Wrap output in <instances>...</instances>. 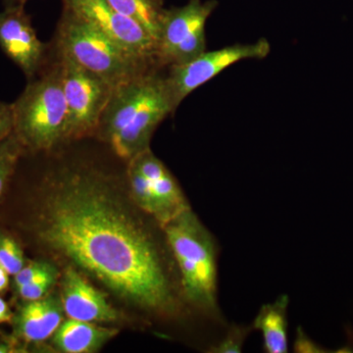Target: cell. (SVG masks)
<instances>
[{"mask_svg":"<svg viewBox=\"0 0 353 353\" xmlns=\"http://www.w3.org/2000/svg\"><path fill=\"white\" fill-rule=\"evenodd\" d=\"M34 233L48 252L87 272L155 321L196 316L185 303L163 229L132 213L103 174L70 169L51 176Z\"/></svg>","mask_w":353,"mask_h":353,"instance_id":"1","label":"cell"},{"mask_svg":"<svg viewBox=\"0 0 353 353\" xmlns=\"http://www.w3.org/2000/svg\"><path fill=\"white\" fill-rule=\"evenodd\" d=\"M175 111L164 77L153 67L113 88L95 136L129 161L150 148L157 127Z\"/></svg>","mask_w":353,"mask_h":353,"instance_id":"2","label":"cell"},{"mask_svg":"<svg viewBox=\"0 0 353 353\" xmlns=\"http://www.w3.org/2000/svg\"><path fill=\"white\" fill-rule=\"evenodd\" d=\"M175 260L183 294L192 312L220 332L226 331L218 301L220 245L192 208L162 228Z\"/></svg>","mask_w":353,"mask_h":353,"instance_id":"3","label":"cell"},{"mask_svg":"<svg viewBox=\"0 0 353 353\" xmlns=\"http://www.w3.org/2000/svg\"><path fill=\"white\" fill-rule=\"evenodd\" d=\"M29 81L12 103L14 134L25 150L50 152L66 141L67 104L59 62Z\"/></svg>","mask_w":353,"mask_h":353,"instance_id":"4","label":"cell"},{"mask_svg":"<svg viewBox=\"0 0 353 353\" xmlns=\"http://www.w3.org/2000/svg\"><path fill=\"white\" fill-rule=\"evenodd\" d=\"M57 46L58 53L72 58L112 88L157 67L125 50L67 8L58 24Z\"/></svg>","mask_w":353,"mask_h":353,"instance_id":"5","label":"cell"},{"mask_svg":"<svg viewBox=\"0 0 353 353\" xmlns=\"http://www.w3.org/2000/svg\"><path fill=\"white\" fill-rule=\"evenodd\" d=\"M217 0H189L164 9L155 41L157 67L187 63L206 50L205 25Z\"/></svg>","mask_w":353,"mask_h":353,"instance_id":"6","label":"cell"},{"mask_svg":"<svg viewBox=\"0 0 353 353\" xmlns=\"http://www.w3.org/2000/svg\"><path fill=\"white\" fill-rule=\"evenodd\" d=\"M67 104L66 141L94 136L113 88L67 55L58 53Z\"/></svg>","mask_w":353,"mask_h":353,"instance_id":"7","label":"cell"},{"mask_svg":"<svg viewBox=\"0 0 353 353\" xmlns=\"http://www.w3.org/2000/svg\"><path fill=\"white\" fill-rule=\"evenodd\" d=\"M271 44L266 39L255 43H236L213 51H204L187 63L168 67L165 85L175 110L185 97L205 85L232 65L248 59L268 57Z\"/></svg>","mask_w":353,"mask_h":353,"instance_id":"8","label":"cell"},{"mask_svg":"<svg viewBox=\"0 0 353 353\" xmlns=\"http://www.w3.org/2000/svg\"><path fill=\"white\" fill-rule=\"evenodd\" d=\"M64 8L87 21L116 43L155 64V41L136 21L123 15L108 0H63Z\"/></svg>","mask_w":353,"mask_h":353,"instance_id":"9","label":"cell"},{"mask_svg":"<svg viewBox=\"0 0 353 353\" xmlns=\"http://www.w3.org/2000/svg\"><path fill=\"white\" fill-rule=\"evenodd\" d=\"M0 48L28 80L46 66L48 46L38 38L24 6L7 7L0 16Z\"/></svg>","mask_w":353,"mask_h":353,"instance_id":"10","label":"cell"},{"mask_svg":"<svg viewBox=\"0 0 353 353\" xmlns=\"http://www.w3.org/2000/svg\"><path fill=\"white\" fill-rule=\"evenodd\" d=\"M129 163L136 167L150 183L154 202L152 218L160 227L163 228L190 208L178 181L150 148L132 158Z\"/></svg>","mask_w":353,"mask_h":353,"instance_id":"11","label":"cell"},{"mask_svg":"<svg viewBox=\"0 0 353 353\" xmlns=\"http://www.w3.org/2000/svg\"><path fill=\"white\" fill-rule=\"evenodd\" d=\"M61 303L70 319L92 323L119 320L117 310L105 294L95 289L74 266L66 268L61 277Z\"/></svg>","mask_w":353,"mask_h":353,"instance_id":"12","label":"cell"},{"mask_svg":"<svg viewBox=\"0 0 353 353\" xmlns=\"http://www.w3.org/2000/svg\"><path fill=\"white\" fill-rule=\"evenodd\" d=\"M61 301L44 296L38 301H25L14 313L13 336L25 343H39L54 334L63 322Z\"/></svg>","mask_w":353,"mask_h":353,"instance_id":"13","label":"cell"},{"mask_svg":"<svg viewBox=\"0 0 353 353\" xmlns=\"http://www.w3.org/2000/svg\"><path fill=\"white\" fill-rule=\"evenodd\" d=\"M117 334L118 330L114 328L69 318L53 334L52 343L62 352L92 353L101 350Z\"/></svg>","mask_w":353,"mask_h":353,"instance_id":"14","label":"cell"},{"mask_svg":"<svg viewBox=\"0 0 353 353\" xmlns=\"http://www.w3.org/2000/svg\"><path fill=\"white\" fill-rule=\"evenodd\" d=\"M290 299L282 294L274 303L261 306L252 322L254 331H259L263 338V350L267 353H287L289 352L288 340V307Z\"/></svg>","mask_w":353,"mask_h":353,"instance_id":"15","label":"cell"},{"mask_svg":"<svg viewBox=\"0 0 353 353\" xmlns=\"http://www.w3.org/2000/svg\"><path fill=\"white\" fill-rule=\"evenodd\" d=\"M123 15L139 23L154 41L164 12L163 0H108Z\"/></svg>","mask_w":353,"mask_h":353,"instance_id":"16","label":"cell"},{"mask_svg":"<svg viewBox=\"0 0 353 353\" xmlns=\"http://www.w3.org/2000/svg\"><path fill=\"white\" fill-rule=\"evenodd\" d=\"M24 152V146L14 132L0 143V199L3 196Z\"/></svg>","mask_w":353,"mask_h":353,"instance_id":"17","label":"cell"},{"mask_svg":"<svg viewBox=\"0 0 353 353\" xmlns=\"http://www.w3.org/2000/svg\"><path fill=\"white\" fill-rule=\"evenodd\" d=\"M252 331H254L252 325L229 324L220 340L209 352L240 353Z\"/></svg>","mask_w":353,"mask_h":353,"instance_id":"18","label":"cell"},{"mask_svg":"<svg viewBox=\"0 0 353 353\" xmlns=\"http://www.w3.org/2000/svg\"><path fill=\"white\" fill-rule=\"evenodd\" d=\"M26 263L24 252L18 241L9 234L0 232V264L14 276Z\"/></svg>","mask_w":353,"mask_h":353,"instance_id":"19","label":"cell"},{"mask_svg":"<svg viewBox=\"0 0 353 353\" xmlns=\"http://www.w3.org/2000/svg\"><path fill=\"white\" fill-rule=\"evenodd\" d=\"M58 279V272L54 266H51L38 278L32 280L29 284L17 288L16 292L22 301H38L48 296L51 288L55 285Z\"/></svg>","mask_w":353,"mask_h":353,"instance_id":"20","label":"cell"},{"mask_svg":"<svg viewBox=\"0 0 353 353\" xmlns=\"http://www.w3.org/2000/svg\"><path fill=\"white\" fill-rule=\"evenodd\" d=\"M51 266L52 265L44 261H31L26 263L25 266L16 275H14V288L17 289L22 285L29 284L44 272L48 271Z\"/></svg>","mask_w":353,"mask_h":353,"instance_id":"21","label":"cell"},{"mask_svg":"<svg viewBox=\"0 0 353 353\" xmlns=\"http://www.w3.org/2000/svg\"><path fill=\"white\" fill-rule=\"evenodd\" d=\"M12 104L0 102V143L13 132Z\"/></svg>","mask_w":353,"mask_h":353,"instance_id":"22","label":"cell"},{"mask_svg":"<svg viewBox=\"0 0 353 353\" xmlns=\"http://www.w3.org/2000/svg\"><path fill=\"white\" fill-rule=\"evenodd\" d=\"M294 352L299 353L324 352L323 348L314 343L304 333L303 328L299 327L296 330V338L294 343Z\"/></svg>","mask_w":353,"mask_h":353,"instance_id":"23","label":"cell"},{"mask_svg":"<svg viewBox=\"0 0 353 353\" xmlns=\"http://www.w3.org/2000/svg\"><path fill=\"white\" fill-rule=\"evenodd\" d=\"M14 313L8 303L0 296V325L12 323Z\"/></svg>","mask_w":353,"mask_h":353,"instance_id":"24","label":"cell"},{"mask_svg":"<svg viewBox=\"0 0 353 353\" xmlns=\"http://www.w3.org/2000/svg\"><path fill=\"white\" fill-rule=\"evenodd\" d=\"M10 274L0 264V294H2V292H6V290L8 289L9 283H10V279H9V277H10Z\"/></svg>","mask_w":353,"mask_h":353,"instance_id":"25","label":"cell"},{"mask_svg":"<svg viewBox=\"0 0 353 353\" xmlns=\"http://www.w3.org/2000/svg\"><path fill=\"white\" fill-rule=\"evenodd\" d=\"M16 347L13 341H0V353L16 352Z\"/></svg>","mask_w":353,"mask_h":353,"instance_id":"26","label":"cell"},{"mask_svg":"<svg viewBox=\"0 0 353 353\" xmlns=\"http://www.w3.org/2000/svg\"><path fill=\"white\" fill-rule=\"evenodd\" d=\"M27 1L28 0H3L6 8H7V7L24 6Z\"/></svg>","mask_w":353,"mask_h":353,"instance_id":"27","label":"cell"},{"mask_svg":"<svg viewBox=\"0 0 353 353\" xmlns=\"http://www.w3.org/2000/svg\"><path fill=\"white\" fill-rule=\"evenodd\" d=\"M0 16H1V12H0Z\"/></svg>","mask_w":353,"mask_h":353,"instance_id":"28","label":"cell"}]
</instances>
